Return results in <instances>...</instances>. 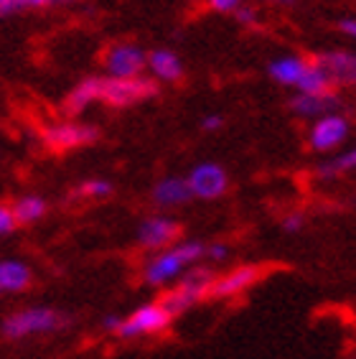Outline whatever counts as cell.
I'll return each mask as SVG.
<instances>
[{
  "label": "cell",
  "instance_id": "obj_1",
  "mask_svg": "<svg viewBox=\"0 0 356 359\" xmlns=\"http://www.w3.org/2000/svg\"><path fill=\"white\" fill-rule=\"evenodd\" d=\"M204 248L206 242L201 240H181L173 242L171 248L158 250L140 270L143 283L151 285V288H160V285L171 283V280H178L186 270L204 260Z\"/></svg>",
  "mask_w": 356,
  "mask_h": 359
},
{
  "label": "cell",
  "instance_id": "obj_2",
  "mask_svg": "<svg viewBox=\"0 0 356 359\" xmlns=\"http://www.w3.org/2000/svg\"><path fill=\"white\" fill-rule=\"evenodd\" d=\"M71 324V316L51 306H31V309H18L8 313L0 324V334L11 341H21L28 337H41V334L62 332Z\"/></svg>",
  "mask_w": 356,
  "mask_h": 359
},
{
  "label": "cell",
  "instance_id": "obj_3",
  "mask_svg": "<svg viewBox=\"0 0 356 359\" xmlns=\"http://www.w3.org/2000/svg\"><path fill=\"white\" fill-rule=\"evenodd\" d=\"M217 280V273L212 270V265H193L178 278V283L171 290H165L163 296L158 298L163 309L171 313L173 318L186 313L189 309L204 301L206 296H212V285Z\"/></svg>",
  "mask_w": 356,
  "mask_h": 359
},
{
  "label": "cell",
  "instance_id": "obj_4",
  "mask_svg": "<svg viewBox=\"0 0 356 359\" xmlns=\"http://www.w3.org/2000/svg\"><path fill=\"white\" fill-rule=\"evenodd\" d=\"M158 92H160V84L151 74H140L132 79H115V76L104 74L100 82V102L107 107L125 110L132 104L148 102V100L158 97Z\"/></svg>",
  "mask_w": 356,
  "mask_h": 359
},
{
  "label": "cell",
  "instance_id": "obj_5",
  "mask_svg": "<svg viewBox=\"0 0 356 359\" xmlns=\"http://www.w3.org/2000/svg\"><path fill=\"white\" fill-rule=\"evenodd\" d=\"M173 316L163 309L160 301H148V304L137 306L135 311H130L128 316H123L117 337L120 339H140V337H153L160 334L171 326Z\"/></svg>",
  "mask_w": 356,
  "mask_h": 359
},
{
  "label": "cell",
  "instance_id": "obj_6",
  "mask_svg": "<svg viewBox=\"0 0 356 359\" xmlns=\"http://www.w3.org/2000/svg\"><path fill=\"white\" fill-rule=\"evenodd\" d=\"M43 145L51 153H67L76 148H87L100 140V128L97 125L82 123V120H67V123H54L43 130Z\"/></svg>",
  "mask_w": 356,
  "mask_h": 359
},
{
  "label": "cell",
  "instance_id": "obj_7",
  "mask_svg": "<svg viewBox=\"0 0 356 359\" xmlns=\"http://www.w3.org/2000/svg\"><path fill=\"white\" fill-rule=\"evenodd\" d=\"M186 184L191 189V196L199 201H217L229 189V173L217 161H201L189 171Z\"/></svg>",
  "mask_w": 356,
  "mask_h": 359
},
{
  "label": "cell",
  "instance_id": "obj_8",
  "mask_svg": "<svg viewBox=\"0 0 356 359\" xmlns=\"http://www.w3.org/2000/svg\"><path fill=\"white\" fill-rule=\"evenodd\" d=\"M104 72L115 79H132L148 72V51L130 41L112 43L104 51Z\"/></svg>",
  "mask_w": 356,
  "mask_h": 359
},
{
  "label": "cell",
  "instance_id": "obj_9",
  "mask_svg": "<svg viewBox=\"0 0 356 359\" xmlns=\"http://www.w3.org/2000/svg\"><path fill=\"white\" fill-rule=\"evenodd\" d=\"M351 123L341 112H326L321 118H315L308 130V145L315 153H331L341 148V143L349 138Z\"/></svg>",
  "mask_w": 356,
  "mask_h": 359
},
{
  "label": "cell",
  "instance_id": "obj_10",
  "mask_svg": "<svg viewBox=\"0 0 356 359\" xmlns=\"http://www.w3.org/2000/svg\"><path fill=\"white\" fill-rule=\"evenodd\" d=\"M181 232H184V227L171 215H151L140 222L135 237H137V245L143 250L158 252V250L163 248H171L173 242L181 237Z\"/></svg>",
  "mask_w": 356,
  "mask_h": 359
},
{
  "label": "cell",
  "instance_id": "obj_11",
  "mask_svg": "<svg viewBox=\"0 0 356 359\" xmlns=\"http://www.w3.org/2000/svg\"><path fill=\"white\" fill-rule=\"evenodd\" d=\"M262 278V270L257 265L247 263V265H240V268L229 270L224 276H219L214 280L212 285V296L214 298H234L245 293L247 288H252L257 280Z\"/></svg>",
  "mask_w": 356,
  "mask_h": 359
},
{
  "label": "cell",
  "instance_id": "obj_12",
  "mask_svg": "<svg viewBox=\"0 0 356 359\" xmlns=\"http://www.w3.org/2000/svg\"><path fill=\"white\" fill-rule=\"evenodd\" d=\"M315 62L329 72L334 84H356V51L354 48H329L315 56Z\"/></svg>",
  "mask_w": 356,
  "mask_h": 359
},
{
  "label": "cell",
  "instance_id": "obj_13",
  "mask_svg": "<svg viewBox=\"0 0 356 359\" xmlns=\"http://www.w3.org/2000/svg\"><path fill=\"white\" fill-rule=\"evenodd\" d=\"M148 74L158 84H176L184 79V62L171 48H153L148 51Z\"/></svg>",
  "mask_w": 356,
  "mask_h": 359
},
{
  "label": "cell",
  "instance_id": "obj_14",
  "mask_svg": "<svg viewBox=\"0 0 356 359\" xmlns=\"http://www.w3.org/2000/svg\"><path fill=\"white\" fill-rule=\"evenodd\" d=\"M341 104V97H338V92H326V95H301V92H295L293 97H290V112L293 115H298V118H321V115H326V112H336V107Z\"/></svg>",
  "mask_w": 356,
  "mask_h": 359
},
{
  "label": "cell",
  "instance_id": "obj_15",
  "mask_svg": "<svg viewBox=\"0 0 356 359\" xmlns=\"http://www.w3.org/2000/svg\"><path fill=\"white\" fill-rule=\"evenodd\" d=\"M151 199L158 209H176V207L189 204L193 196H191L189 184H186V176L184 179H181V176H165V179H160L156 187H153Z\"/></svg>",
  "mask_w": 356,
  "mask_h": 359
},
{
  "label": "cell",
  "instance_id": "obj_16",
  "mask_svg": "<svg viewBox=\"0 0 356 359\" xmlns=\"http://www.w3.org/2000/svg\"><path fill=\"white\" fill-rule=\"evenodd\" d=\"M310 59L306 56H298V54H288V56H278L273 62L267 64V76L273 79L275 84H280V87H298L301 82L303 72L308 67Z\"/></svg>",
  "mask_w": 356,
  "mask_h": 359
},
{
  "label": "cell",
  "instance_id": "obj_17",
  "mask_svg": "<svg viewBox=\"0 0 356 359\" xmlns=\"http://www.w3.org/2000/svg\"><path fill=\"white\" fill-rule=\"evenodd\" d=\"M100 82H102V76H84L82 82H76L69 95L64 97V110L69 115H82L87 107H92L95 102H100Z\"/></svg>",
  "mask_w": 356,
  "mask_h": 359
},
{
  "label": "cell",
  "instance_id": "obj_18",
  "mask_svg": "<svg viewBox=\"0 0 356 359\" xmlns=\"http://www.w3.org/2000/svg\"><path fill=\"white\" fill-rule=\"evenodd\" d=\"M31 280H34V273L23 260H15V257L0 260V290L3 293H21L31 285Z\"/></svg>",
  "mask_w": 356,
  "mask_h": 359
},
{
  "label": "cell",
  "instance_id": "obj_19",
  "mask_svg": "<svg viewBox=\"0 0 356 359\" xmlns=\"http://www.w3.org/2000/svg\"><path fill=\"white\" fill-rule=\"evenodd\" d=\"M336 84L334 79L329 76V72L323 69L321 64L310 59L306 72H303L301 82L295 87V92H301V95H326V92H334Z\"/></svg>",
  "mask_w": 356,
  "mask_h": 359
},
{
  "label": "cell",
  "instance_id": "obj_20",
  "mask_svg": "<svg viewBox=\"0 0 356 359\" xmlns=\"http://www.w3.org/2000/svg\"><path fill=\"white\" fill-rule=\"evenodd\" d=\"M13 215L18 224H36V222H41L48 212V201L39 194H23L15 199L13 207Z\"/></svg>",
  "mask_w": 356,
  "mask_h": 359
},
{
  "label": "cell",
  "instance_id": "obj_21",
  "mask_svg": "<svg viewBox=\"0 0 356 359\" xmlns=\"http://www.w3.org/2000/svg\"><path fill=\"white\" fill-rule=\"evenodd\" d=\"M71 194H74L76 199L102 201V199H110L112 194H115V184L110 179H84Z\"/></svg>",
  "mask_w": 356,
  "mask_h": 359
},
{
  "label": "cell",
  "instance_id": "obj_22",
  "mask_svg": "<svg viewBox=\"0 0 356 359\" xmlns=\"http://www.w3.org/2000/svg\"><path fill=\"white\" fill-rule=\"evenodd\" d=\"M229 255H232V248L226 242H206L204 263H224Z\"/></svg>",
  "mask_w": 356,
  "mask_h": 359
},
{
  "label": "cell",
  "instance_id": "obj_23",
  "mask_svg": "<svg viewBox=\"0 0 356 359\" xmlns=\"http://www.w3.org/2000/svg\"><path fill=\"white\" fill-rule=\"evenodd\" d=\"M306 215L303 212H290V215H285L280 219V229L282 232H288V235H298L303 227H306Z\"/></svg>",
  "mask_w": 356,
  "mask_h": 359
},
{
  "label": "cell",
  "instance_id": "obj_24",
  "mask_svg": "<svg viewBox=\"0 0 356 359\" xmlns=\"http://www.w3.org/2000/svg\"><path fill=\"white\" fill-rule=\"evenodd\" d=\"M15 227H18V222H15L13 209L6 207V204H0V237L11 235Z\"/></svg>",
  "mask_w": 356,
  "mask_h": 359
},
{
  "label": "cell",
  "instance_id": "obj_25",
  "mask_svg": "<svg viewBox=\"0 0 356 359\" xmlns=\"http://www.w3.org/2000/svg\"><path fill=\"white\" fill-rule=\"evenodd\" d=\"M242 3L245 0H206V6L212 8L214 13H224V15H234Z\"/></svg>",
  "mask_w": 356,
  "mask_h": 359
},
{
  "label": "cell",
  "instance_id": "obj_26",
  "mask_svg": "<svg viewBox=\"0 0 356 359\" xmlns=\"http://www.w3.org/2000/svg\"><path fill=\"white\" fill-rule=\"evenodd\" d=\"M199 128L204 133H217L224 128V118H221L219 112H209V115H204V118L199 120Z\"/></svg>",
  "mask_w": 356,
  "mask_h": 359
},
{
  "label": "cell",
  "instance_id": "obj_27",
  "mask_svg": "<svg viewBox=\"0 0 356 359\" xmlns=\"http://www.w3.org/2000/svg\"><path fill=\"white\" fill-rule=\"evenodd\" d=\"M234 18H237V23H242V26H254V23H257V11L242 3V6L237 8V13H234Z\"/></svg>",
  "mask_w": 356,
  "mask_h": 359
},
{
  "label": "cell",
  "instance_id": "obj_28",
  "mask_svg": "<svg viewBox=\"0 0 356 359\" xmlns=\"http://www.w3.org/2000/svg\"><path fill=\"white\" fill-rule=\"evenodd\" d=\"M338 31H341L346 39H354L356 41V18H341V21H338Z\"/></svg>",
  "mask_w": 356,
  "mask_h": 359
},
{
  "label": "cell",
  "instance_id": "obj_29",
  "mask_svg": "<svg viewBox=\"0 0 356 359\" xmlns=\"http://www.w3.org/2000/svg\"><path fill=\"white\" fill-rule=\"evenodd\" d=\"M120 321H123V316H117V313H107V316L102 318V329H104V332L117 334V329H120Z\"/></svg>",
  "mask_w": 356,
  "mask_h": 359
},
{
  "label": "cell",
  "instance_id": "obj_30",
  "mask_svg": "<svg viewBox=\"0 0 356 359\" xmlns=\"http://www.w3.org/2000/svg\"><path fill=\"white\" fill-rule=\"evenodd\" d=\"M54 0H26V6L28 8H46V6H51Z\"/></svg>",
  "mask_w": 356,
  "mask_h": 359
},
{
  "label": "cell",
  "instance_id": "obj_31",
  "mask_svg": "<svg viewBox=\"0 0 356 359\" xmlns=\"http://www.w3.org/2000/svg\"><path fill=\"white\" fill-rule=\"evenodd\" d=\"M267 3H275V6H295V0H267Z\"/></svg>",
  "mask_w": 356,
  "mask_h": 359
},
{
  "label": "cell",
  "instance_id": "obj_32",
  "mask_svg": "<svg viewBox=\"0 0 356 359\" xmlns=\"http://www.w3.org/2000/svg\"><path fill=\"white\" fill-rule=\"evenodd\" d=\"M56 6H71V3H79V0H54Z\"/></svg>",
  "mask_w": 356,
  "mask_h": 359
},
{
  "label": "cell",
  "instance_id": "obj_33",
  "mask_svg": "<svg viewBox=\"0 0 356 359\" xmlns=\"http://www.w3.org/2000/svg\"><path fill=\"white\" fill-rule=\"evenodd\" d=\"M0 293H3V290H0Z\"/></svg>",
  "mask_w": 356,
  "mask_h": 359
}]
</instances>
